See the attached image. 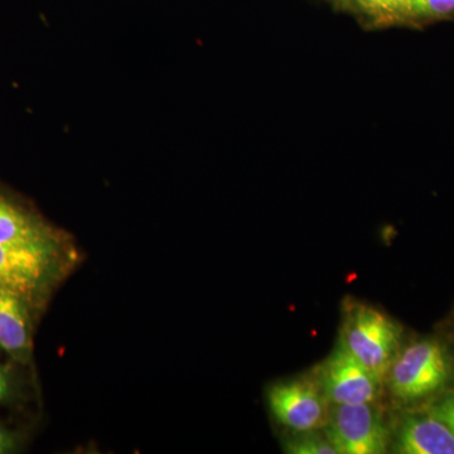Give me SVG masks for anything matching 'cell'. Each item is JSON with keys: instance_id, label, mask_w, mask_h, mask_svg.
<instances>
[{"instance_id": "obj_5", "label": "cell", "mask_w": 454, "mask_h": 454, "mask_svg": "<svg viewBox=\"0 0 454 454\" xmlns=\"http://www.w3.org/2000/svg\"><path fill=\"white\" fill-rule=\"evenodd\" d=\"M313 378L331 404L375 403L381 394L382 379L340 343Z\"/></svg>"}, {"instance_id": "obj_1", "label": "cell", "mask_w": 454, "mask_h": 454, "mask_svg": "<svg viewBox=\"0 0 454 454\" xmlns=\"http://www.w3.org/2000/svg\"><path fill=\"white\" fill-rule=\"evenodd\" d=\"M64 243L0 245V288L16 293L29 306H38L70 268Z\"/></svg>"}, {"instance_id": "obj_11", "label": "cell", "mask_w": 454, "mask_h": 454, "mask_svg": "<svg viewBox=\"0 0 454 454\" xmlns=\"http://www.w3.org/2000/svg\"><path fill=\"white\" fill-rule=\"evenodd\" d=\"M406 13L418 18H444L454 13V0H406Z\"/></svg>"}, {"instance_id": "obj_14", "label": "cell", "mask_w": 454, "mask_h": 454, "mask_svg": "<svg viewBox=\"0 0 454 454\" xmlns=\"http://www.w3.org/2000/svg\"><path fill=\"white\" fill-rule=\"evenodd\" d=\"M16 448V438L0 426V454L9 453Z\"/></svg>"}, {"instance_id": "obj_15", "label": "cell", "mask_w": 454, "mask_h": 454, "mask_svg": "<svg viewBox=\"0 0 454 454\" xmlns=\"http://www.w3.org/2000/svg\"><path fill=\"white\" fill-rule=\"evenodd\" d=\"M11 393V384L4 367L0 365V403L5 402Z\"/></svg>"}, {"instance_id": "obj_9", "label": "cell", "mask_w": 454, "mask_h": 454, "mask_svg": "<svg viewBox=\"0 0 454 454\" xmlns=\"http://www.w3.org/2000/svg\"><path fill=\"white\" fill-rule=\"evenodd\" d=\"M29 303L16 293L0 288V346L16 360L27 363L32 354Z\"/></svg>"}, {"instance_id": "obj_13", "label": "cell", "mask_w": 454, "mask_h": 454, "mask_svg": "<svg viewBox=\"0 0 454 454\" xmlns=\"http://www.w3.org/2000/svg\"><path fill=\"white\" fill-rule=\"evenodd\" d=\"M433 417L438 418L442 422L446 423L454 433V391L448 394L438 405L430 411Z\"/></svg>"}, {"instance_id": "obj_6", "label": "cell", "mask_w": 454, "mask_h": 454, "mask_svg": "<svg viewBox=\"0 0 454 454\" xmlns=\"http://www.w3.org/2000/svg\"><path fill=\"white\" fill-rule=\"evenodd\" d=\"M268 403L278 422L294 432H315L327 424L330 405L315 378L274 384Z\"/></svg>"}, {"instance_id": "obj_4", "label": "cell", "mask_w": 454, "mask_h": 454, "mask_svg": "<svg viewBox=\"0 0 454 454\" xmlns=\"http://www.w3.org/2000/svg\"><path fill=\"white\" fill-rule=\"evenodd\" d=\"M325 429L339 454H382L390 442L381 411L373 403L331 405Z\"/></svg>"}, {"instance_id": "obj_2", "label": "cell", "mask_w": 454, "mask_h": 454, "mask_svg": "<svg viewBox=\"0 0 454 454\" xmlns=\"http://www.w3.org/2000/svg\"><path fill=\"white\" fill-rule=\"evenodd\" d=\"M340 334V345L384 380L399 351V325L381 310L348 298L343 301Z\"/></svg>"}, {"instance_id": "obj_10", "label": "cell", "mask_w": 454, "mask_h": 454, "mask_svg": "<svg viewBox=\"0 0 454 454\" xmlns=\"http://www.w3.org/2000/svg\"><path fill=\"white\" fill-rule=\"evenodd\" d=\"M284 450L293 454H339L327 437L313 432H300V435L286 441Z\"/></svg>"}, {"instance_id": "obj_8", "label": "cell", "mask_w": 454, "mask_h": 454, "mask_svg": "<svg viewBox=\"0 0 454 454\" xmlns=\"http://www.w3.org/2000/svg\"><path fill=\"white\" fill-rule=\"evenodd\" d=\"M394 448L403 454H454V433L432 414L409 417L397 430Z\"/></svg>"}, {"instance_id": "obj_3", "label": "cell", "mask_w": 454, "mask_h": 454, "mask_svg": "<svg viewBox=\"0 0 454 454\" xmlns=\"http://www.w3.org/2000/svg\"><path fill=\"white\" fill-rule=\"evenodd\" d=\"M448 376L450 361L443 346L435 340H422L395 355L385 379L394 396L413 402L441 389Z\"/></svg>"}, {"instance_id": "obj_7", "label": "cell", "mask_w": 454, "mask_h": 454, "mask_svg": "<svg viewBox=\"0 0 454 454\" xmlns=\"http://www.w3.org/2000/svg\"><path fill=\"white\" fill-rule=\"evenodd\" d=\"M64 243L49 223L22 205L0 193V245Z\"/></svg>"}, {"instance_id": "obj_12", "label": "cell", "mask_w": 454, "mask_h": 454, "mask_svg": "<svg viewBox=\"0 0 454 454\" xmlns=\"http://www.w3.org/2000/svg\"><path fill=\"white\" fill-rule=\"evenodd\" d=\"M361 7L375 16L394 17L406 13V0H357Z\"/></svg>"}]
</instances>
